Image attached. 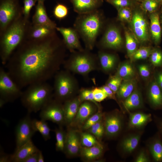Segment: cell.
Masks as SVG:
<instances>
[{
	"label": "cell",
	"mask_w": 162,
	"mask_h": 162,
	"mask_svg": "<svg viewBox=\"0 0 162 162\" xmlns=\"http://www.w3.org/2000/svg\"><path fill=\"white\" fill-rule=\"evenodd\" d=\"M44 0H36L37 1H38V2H44Z\"/></svg>",
	"instance_id": "57"
},
{
	"label": "cell",
	"mask_w": 162,
	"mask_h": 162,
	"mask_svg": "<svg viewBox=\"0 0 162 162\" xmlns=\"http://www.w3.org/2000/svg\"><path fill=\"white\" fill-rule=\"evenodd\" d=\"M97 56L100 68L105 73H110L116 68L118 61L117 56L114 54L100 50Z\"/></svg>",
	"instance_id": "19"
},
{
	"label": "cell",
	"mask_w": 162,
	"mask_h": 162,
	"mask_svg": "<svg viewBox=\"0 0 162 162\" xmlns=\"http://www.w3.org/2000/svg\"><path fill=\"white\" fill-rule=\"evenodd\" d=\"M56 29L62 36L66 48L71 53L84 49L80 44L79 34L74 27H56Z\"/></svg>",
	"instance_id": "13"
},
{
	"label": "cell",
	"mask_w": 162,
	"mask_h": 162,
	"mask_svg": "<svg viewBox=\"0 0 162 162\" xmlns=\"http://www.w3.org/2000/svg\"><path fill=\"white\" fill-rule=\"evenodd\" d=\"M141 138L139 134L130 135L124 139L121 143L122 151L126 154L132 153L137 147Z\"/></svg>",
	"instance_id": "28"
},
{
	"label": "cell",
	"mask_w": 162,
	"mask_h": 162,
	"mask_svg": "<svg viewBox=\"0 0 162 162\" xmlns=\"http://www.w3.org/2000/svg\"><path fill=\"white\" fill-rule=\"evenodd\" d=\"M39 151L31 155L23 162H38Z\"/></svg>",
	"instance_id": "50"
},
{
	"label": "cell",
	"mask_w": 162,
	"mask_h": 162,
	"mask_svg": "<svg viewBox=\"0 0 162 162\" xmlns=\"http://www.w3.org/2000/svg\"><path fill=\"white\" fill-rule=\"evenodd\" d=\"M24 24L20 21L13 23L6 30L1 42V62L6 64L14 50L20 44L24 33Z\"/></svg>",
	"instance_id": "6"
},
{
	"label": "cell",
	"mask_w": 162,
	"mask_h": 162,
	"mask_svg": "<svg viewBox=\"0 0 162 162\" xmlns=\"http://www.w3.org/2000/svg\"><path fill=\"white\" fill-rule=\"evenodd\" d=\"M150 161L146 152L144 150H141L136 157L135 162H148Z\"/></svg>",
	"instance_id": "49"
},
{
	"label": "cell",
	"mask_w": 162,
	"mask_h": 162,
	"mask_svg": "<svg viewBox=\"0 0 162 162\" xmlns=\"http://www.w3.org/2000/svg\"><path fill=\"white\" fill-rule=\"evenodd\" d=\"M150 19V32L154 43L157 45L160 42L161 35L160 17L158 13L156 11L151 13Z\"/></svg>",
	"instance_id": "24"
},
{
	"label": "cell",
	"mask_w": 162,
	"mask_h": 162,
	"mask_svg": "<svg viewBox=\"0 0 162 162\" xmlns=\"http://www.w3.org/2000/svg\"><path fill=\"white\" fill-rule=\"evenodd\" d=\"M161 22L162 23V15H161Z\"/></svg>",
	"instance_id": "58"
},
{
	"label": "cell",
	"mask_w": 162,
	"mask_h": 162,
	"mask_svg": "<svg viewBox=\"0 0 162 162\" xmlns=\"http://www.w3.org/2000/svg\"><path fill=\"white\" fill-rule=\"evenodd\" d=\"M74 11L78 14L90 13L99 9L103 0H70Z\"/></svg>",
	"instance_id": "18"
},
{
	"label": "cell",
	"mask_w": 162,
	"mask_h": 162,
	"mask_svg": "<svg viewBox=\"0 0 162 162\" xmlns=\"http://www.w3.org/2000/svg\"><path fill=\"white\" fill-rule=\"evenodd\" d=\"M86 49L82 51H75L71 52L69 58L63 64L65 69L70 72L83 76L100 69L97 55Z\"/></svg>",
	"instance_id": "4"
},
{
	"label": "cell",
	"mask_w": 162,
	"mask_h": 162,
	"mask_svg": "<svg viewBox=\"0 0 162 162\" xmlns=\"http://www.w3.org/2000/svg\"><path fill=\"white\" fill-rule=\"evenodd\" d=\"M124 33L127 52L130 57L138 49V40L134 35L129 32L125 31Z\"/></svg>",
	"instance_id": "33"
},
{
	"label": "cell",
	"mask_w": 162,
	"mask_h": 162,
	"mask_svg": "<svg viewBox=\"0 0 162 162\" xmlns=\"http://www.w3.org/2000/svg\"><path fill=\"white\" fill-rule=\"evenodd\" d=\"M153 0L156 1L157 2H159L160 3L162 2V0Z\"/></svg>",
	"instance_id": "56"
},
{
	"label": "cell",
	"mask_w": 162,
	"mask_h": 162,
	"mask_svg": "<svg viewBox=\"0 0 162 162\" xmlns=\"http://www.w3.org/2000/svg\"><path fill=\"white\" fill-rule=\"evenodd\" d=\"M137 4L134 7V10L130 22L131 26L137 40L145 42L149 40L150 28L146 18L136 7Z\"/></svg>",
	"instance_id": "10"
},
{
	"label": "cell",
	"mask_w": 162,
	"mask_h": 162,
	"mask_svg": "<svg viewBox=\"0 0 162 162\" xmlns=\"http://www.w3.org/2000/svg\"><path fill=\"white\" fill-rule=\"evenodd\" d=\"M155 122L160 133L162 135V118L155 117Z\"/></svg>",
	"instance_id": "52"
},
{
	"label": "cell",
	"mask_w": 162,
	"mask_h": 162,
	"mask_svg": "<svg viewBox=\"0 0 162 162\" xmlns=\"http://www.w3.org/2000/svg\"><path fill=\"white\" fill-rule=\"evenodd\" d=\"M161 6L162 9V2L161 3Z\"/></svg>",
	"instance_id": "59"
},
{
	"label": "cell",
	"mask_w": 162,
	"mask_h": 162,
	"mask_svg": "<svg viewBox=\"0 0 162 162\" xmlns=\"http://www.w3.org/2000/svg\"><path fill=\"white\" fill-rule=\"evenodd\" d=\"M160 5V3L153 0H144L140 6L143 11L152 13L156 11Z\"/></svg>",
	"instance_id": "39"
},
{
	"label": "cell",
	"mask_w": 162,
	"mask_h": 162,
	"mask_svg": "<svg viewBox=\"0 0 162 162\" xmlns=\"http://www.w3.org/2000/svg\"><path fill=\"white\" fill-rule=\"evenodd\" d=\"M155 80L162 90V71L158 73L156 76Z\"/></svg>",
	"instance_id": "53"
},
{
	"label": "cell",
	"mask_w": 162,
	"mask_h": 162,
	"mask_svg": "<svg viewBox=\"0 0 162 162\" xmlns=\"http://www.w3.org/2000/svg\"><path fill=\"white\" fill-rule=\"evenodd\" d=\"M104 146L101 144L90 147H82L80 155L83 160L87 162L98 160L102 155Z\"/></svg>",
	"instance_id": "23"
},
{
	"label": "cell",
	"mask_w": 162,
	"mask_h": 162,
	"mask_svg": "<svg viewBox=\"0 0 162 162\" xmlns=\"http://www.w3.org/2000/svg\"><path fill=\"white\" fill-rule=\"evenodd\" d=\"M104 122L105 134L110 137L117 135L120 131L122 126V120L116 112L111 113L105 116Z\"/></svg>",
	"instance_id": "16"
},
{
	"label": "cell",
	"mask_w": 162,
	"mask_h": 162,
	"mask_svg": "<svg viewBox=\"0 0 162 162\" xmlns=\"http://www.w3.org/2000/svg\"><path fill=\"white\" fill-rule=\"evenodd\" d=\"M33 21L36 25L46 26L53 29L56 28V23L48 16L43 2H38L33 17Z\"/></svg>",
	"instance_id": "21"
},
{
	"label": "cell",
	"mask_w": 162,
	"mask_h": 162,
	"mask_svg": "<svg viewBox=\"0 0 162 162\" xmlns=\"http://www.w3.org/2000/svg\"><path fill=\"white\" fill-rule=\"evenodd\" d=\"M131 8L129 7H125L118 10V20L122 21L130 22L133 15Z\"/></svg>",
	"instance_id": "43"
},
{
	"label": "cell",
	"mask_w": 162,
	"mask_h": 162,
	"mask_svg": "<svg viewBox=\"0 0 162 162\" xmlns=\"http://www.w3.org/2000/svg\"><path fill=\"white\" fill-rule=\"evenodd\" d=\"M138 70L141 76L143 78L149 77L151 74L150 70L148 66L146 64H142L138 66Z\"/></svg>",
	"instance_id": "47"
},
{
	"label": "cell",
	"mask_w": 162,
	"mask_h": 162,
	"mask_svg": "<svg viewBox=\"0 0 162 162\" xmlns=\"http://www.w3.org/2000/svg\"><path fill=\"white\" fill-rule=\"evenodd\" d=\"M148 97L149 101L154 109L162 110V90L155 79L149 86Z\"/></svg>",
	"instance_id": "22"
},
{
	"label": "cell",
	"mask_w": 162,
	"mask_h": 162,
	"mask_svg": "<svg viewBox=\"0 0 162 162\" xmlns=\"http://www.w3.org/2000/svg\"><path fill=\"white\" fill-rule=\"evenodd\" d=\"M36 1V0H24L23 12L26 18L28 17L32 8Z\"/></svg>",
	"instance_id": "46"
},
{
	"label": "cell",
	"mask_w": 162,
	"mask_h": 162,
	"mask_svg": "<svg viewBox=\"0 0 162 162\" xmlns=\"http://www.w3.org/2000/svg\"><path fill=\"white\" fill-rule=\"evenodd\" d=\"M80 140L82 147H90L102 144L95 137L88 132L80 134Z\"/></svg>",
	"instance_id": "35"
},
{
	"label": "cell",
	"mask_w": 162,
	"mask_h": 162,
	"mask_svg": "<svg viewBox=\"0 0 162 162\" xmlns=\"http://www.w3.org/2000/svg\"><path fill=\"white\" fill-rule=\"evenodd\" d=\"M40 111L41 119L51 121L59 126L65 124L63 104L55 99L50 100Z\"/></svg>",
	"instance_id": "9"
},
{
	"label": "cell",
	"mask_w": 162,
	"mask_h": 162,
	"mask_svg": "<svg viewBox=\"0 0 162 162\" xmlns=\"http://www.w3.org/2000/svg\"><path fill=\"white\" fill-rule=\"evenodd\" d=\"M149 57L151 63L154 66H162V51L160 49H153Z\"/></svg>",
	"instance_id": "42"
},
{
	"label": "cell",
	"mask_w": 162,
	"mask_h": 162,
	"mask_svg": "<svg viewBox=\"0 0 162 162\" xmlns=\"http://www.w3.org/2000/svg\"><path fill=\"white\" fill-rule=\"evenodd\" d=\"M92 90L94 100L96 102H100L107 98L106 94L100 87H95Z\"/></svg>",
	"instance_id": "45"
},
{
	"label": "cell",
	"mask_w": 162,
	"mask_h": 162,
	"mask_svg": "<svg viewBox=\"0 0 162 162\" xmlns=\"http://www.w3.org/2000/svg\"><path fill=\"white\" fill-rule=\"evenodd\" d=\"M134 1H135V2H142L143 1H144V0H133Z\"/></svg>",
	"instance_id": "55"
},
{
	"label": "cell",
	"mask_w": 162,
	"mask_h": 162,
	"mask_svg": "<svg viewBox=\"0 0 162 162\" xmlns=\"http://www.w3.org/2000/svg\"><path fill=\"white\" fill-rule=\"evenodd\" d=\"M99 110L94 103L88 101L82 102L75 118L69 127L81 128L88 118Z\"/></svg>",
	"instance_id": "15"
},
{
	"label": "cell",
	"mask_w": 162,
	"mask_h": 162,
	"mask_svg": "<svg viewBox=\"0 0 162 162\" xmlns=\"http://www.w3.org/2000/svg\"><path fill=\"white\" fill-rule=\"evenodd\" d=\"M0 162H11V155H9L3 153H1L0 158Z\"/></svg>",
	"instance_id": "51"
},
{
	"label": "cell",
	"mask_w": 162,
	"mask_h": 162,
	"mask_svg": "<svg viewBox=\"0 0 162 162\" xmlns=\"http://www.w3.org/2000/svg\"><path fill=\"white\" fill-rule=\"evenodd\" d=\"M103 117V113L100 110H98L88 118L81 128L83 130H87L96 123L102 120Z\"/></svg>",
	"instance_id": "38"
},
{
	"label": "cell",
	"mask_w": 162,
	"mask_h": 162,
	"mask_svg": "<svg viewBox=\"0 0 162 162\" xmlns=\"http://www.w3.org/2000/svg\"><path fill=\"white\" fill-rule=\"evenodd\" d=\"M104 24L103 13L98 9L93 12L78 14L74 28L83 41L85 48L92 50L97 39L103 29Z\"/></svg>",
	"instance_id": "2"
},
{
	"label": "cell",
	"mask_w": 162,
	"mask_h": 162,
	"mask_svg": "<svg viewBox=\"0 0 162 162\" xmlns=\"http://www.w3.org/2000/svg\"><path fill=\"white\" fill-rule=\"evenodd\" d=\"M39 150L30 140L16 150L14 154L11 155V162H23Z\"/></svg>",
	"instance_id": "20"
},
{
	"label": "cell",
	"mask_w": 162,
	"mask_h": 162,
	"mask_svg": "<svg viewBox=\"0 0 162 162\" xmlns=\"http://www.w3.org/2000/svg\"><path fill=\"white\" fill-rule=\"evenodd\" d=\"M54 29L46 26L35 25L31 33V36L34 40L41 39L53 34Z\"/></svg>",
	"instance_id": "32"
},
{
	"label": "cell",
	"mask_w": 162,
	"mask_h": 162,
	"mask_svg": "<svg viewBox=\"0 0 162 162\" xmlns=\"http://www.w3.org/2000/svg\"><path fill=\"white\" fill-rule=\"evenodd\" d=\"M44 159L42 152L39 150L38 153V162H44Z\"/></svg>",
	"instance_id": "54"
},
{
	"label": "cell",
	"mask_w": 162,
	"mask_h": 162,
	"mask_svg": "<svg viewBox=\"0 0 162 162\" xmlns=\"http://www.w3.org/2000/svg\"><path fill=\"white\" fill-rule=\"evenodd\" d=\"M16 148L15 150L26 142L31 140L36 132L32 124L30 113L19 122L16 129Z\"/></svg>",
	"instance_id": "11"
},
{
	"label": "cell",
	"mask_w": 162,
	"mask_h": 162,
	"mask_svg": "<svg viewBox=\"0 0 162 162\" xmlns=\"http://www.w3.org/2000/svg\"><path fill=\"white\" fill-rule=\"evenodd\" d=\"M53 96V87L45 82L29 86L20 98L22 105L30 113L40 110Z\"/></svg>",
	"instance_id": "3"
},
{
	"label": "cell",
	"mask_w": 162,
	"mask_h": 162,
	"mask_svg": "<svg viewBox=\"0 0 162 162\" xmlns=\"http://www.w3.org/2000/svg\"><path fill=\"white\" fill-rule=\"evenodd\" d=\"M117 10L125 7L133 8L137 4V2L133 0H112L107 2Z\"/></svg>",
	"instance_id": "40"
},
{
	"label": "cell",
	"mask_w": 162,
	"mask_h": 162,
	"mask_svg": "<svg viewBox=\"0 0 162 162\" xmlns=\"http://www.w3.org/2000/svg\"><path fill=\"white\" fill-rule=\"evenodd\" d=\"M16 0H2L0 5V24L2 29L6 28L17 13Z\"/></svg>",
	"instance_id": "14"
},
{
	"label": "cell",
	"mask_w": 162,
	"mask_h": 162,
	"mask_svg": "<svg viewBox=\"0 0 162 162\" xmlns=\"http://www.w3.org/2000/svg\"><path fill=\"white\" fill-rule=\"evenodd\" d=\"M22 46L6 64L7 72L21 88L46 82L64 62V43L52 38Z\"/></svg>",
	"instance_id": "1"
},
{
	"label": "cell",
	"mask_w": 162,
	"mask_h": 162,
	"mask_svg": "<svg viewBox=\"0 0 162 162\" xmlns=\"http://www.w3.org/2000/svg\"><path fill=\"white\" fill-rule=\"evenodd\" d=\"M82 102L78 95L75 96L64 102L65 124L69 127L75 118Z\"/></svg>",
	"instance_id": "17"
},
{
	"label": "cell",
	"mask_w": 162,
	"mask_h": 162,
	"mask_svg": "<svg viewBox=\"0 0 162 162\" xmlns=\"http://www.w3.org/2000/svg\"><path fill=\"white\" fill-rule=\"evenodd\" d=\"M123 41L119 28L113 24H109L101 39L97 44L100 49L118 50L121 49Z\"/></svg>",
	"instance_id": "8"
},
{
	"label": "cell",
	"mask_w": 162,
	"mask_h": 162,
	"mask_svg": "<svg viewBox=\"0 0 162 162\" xmlns=\"http://www.w3.org/2000/svg\"><path fill=\"white\" fill-rule=\"evenodd\" d=\"M53 13L56 18L61 20L67 16L68 14V9L64 4H58L55 7Z\"/></svg>",
	"instance_id": "44"
},
{
	"label": "cell",
	"mask_w": 162,
	"mask_h": 162,
	"mask_svg": "<svg viewBox=\"0 0 162 162\" xmlns=\"http://www.w3.org/2000/svg\"><path fill=\"white\" fill-rule=\"evenodd\" d=\"M46 121L36 119H32L33 128L36 132H39L41 135L44 140L47 141L50 138L51 129Z\"/></svg>",
	"instance_id": "30"
},
{
	"label": "cell",
	"mask_w": 162,
	"mask_h": 162,
	"mask_svg": "<svg viewBox=\"0 0 162 162\" xmlns=\"http://www.w3.org/2000/svg\"><path fill=\"white\" fill-rule=\"evenodd\" d=\"M142 104L141 94L137 90H135L122 102L123 105L126 110L128 111L139 108L141 107Z\"/></svg>",
	"instance_id": "27"
},
{
	"label": "cell",
	"mask_w": 162,
	"mask_h": 162,
	"mask_svg": "<svg viewBox=\"0 0 162 162\" xmlns=\"http://www.w3.org/2000/svg\"><path fill=\"white\" fill-rule=\"evenodd\" d=\"M122 80L120 77L115 74L110 76L106 85L116 94Z\"/></svg>",
	"instance_id": "41"
},
{
	"label": "cell",
	"mask_w": 162,
	"mask_h": 162,
	"mask_svg": "<svg viewBox=\"0 0 162 162\" xmlns=\"http://www.w3.org/2000/svg\"><path fill=\"white\" fill-rule=\"evenodd\" d=\"M22 92L8 72L0 68V107L20 97Z\"/></svg>",
	"instance_id": "7"
},
{
	"label": "cell",
	"mask_w": 162,
	"mask_h": 162,
	"mask_svg": "<svg viewBox=\"0 0 162 162\" xmlns=\"http://www.w3.org/2000/svg\"><path fill=\"white\" fill-rule=\"evenodd\" d=\"M136 80L134 78L122 80L116 94L118 98L124 100L129 96L135 90Z\"/></svg>",
	"instance_id": "26"
},
{
	"label": "cell",
	"mask_w": 162,
	"mask_h": 162,
	"mask_svg": "<svg viewBox=\"0 0 162 162\" xmlns=\"http://www.w3.org/2000/svg\"><path fill=\"white\" fill-rule=\"evenodd\" d=\"M107 96V98L113 99L118 102L115 93L110 87L106 85L100 87Z\"/></svg>",
	"instance_id": "48"
},
{
	"label": "cell",
	"mask_w": 162,
	"mask_h": 162,
	"mask_svg": "<svg viewBox=\"0 0 162 162\" xmlns=\"http://www.w3.org/2000/svg\"><path fill=\"white\" fill-rule=\"evenodd\" d=\"M68 128L64 152L68 157H73L80 155L82 147L80 134L71 127Z\"/></svg>",
	"instance_id": "12"
},
{
	"label": "cell",
	"mask_w": 162,
	"mask_h": 162,
	"mask_svg": "<svg viewBox=\"0 0 162 162\" xmlns=\"http://www.w3.org/2000/svg\"><path fill=\"white\" fill-rule=\"evenodd\" d=\"M60 126L54 130L55 133L56 142V151L64 152L66 139V132Z\"/></svg>",
	"instance_id": "34"
},
{
	"label": "cell",
	"mask_w": 162,
	"mask_h": 162,
	"mask_svg": "<svg viewBox=\"0 0 162 162\" xmlns=\"http://www.w3.org/2000/svg\"><path fill=\"white\" fill-rule=\"evenodd\" d=\"M111 0H106V1L107 2H108V1H110Z\"/></svg>",
	"instance_id": "60"
},
{
	"label": "cell",
	"mask_w": 162,
	"mask_h": 162,
	"mask_svg": "<svg viewBox=\"0 0 162 162\" xmlns=\"http://www.w3.org/2000/svg\"><path fill=\"white\" fill-rule=\"evenodd\" d=\"M116 74L120 77L123 80L133 78L135 74V70L131 63L125 62L119 66Z\"/></svg>",
	"instance_id": "31"
},
{
	"label": "cell",
	"mask_w": 162,
	"mask_h": 162,
	"mask_svg": "<svg viewBox=\"0 0 162 162\" xmlns=\"http://www.w3.org/2000/svg\"><path fill=\"white\" fill-rule=\"evenodd\" d=\"M53 88L54 99L62 103L75 96L80 90L76 78L65 69L58 71L55 75Z\"/></svg>",
	"instance_id": "5"
},
{
	"label": "cell",
	"mask_w": 162,
	"mask_h": 162,
	"mask_svg": "<svg viewBox=\"0 0 162 162\" xmlns=\"http://www.w3.org/2000/svg\"><path fill=\"white\" fill-rule=\"evenodd\" d=\"M153 49L148 46H143L137 49L130 57L134 61L145 59L149 57Z\"/></svg>",
	"instance_id": "36"
},
{
	"label": "cell",
	"mask_w": 162,
	"mask_h": 162,
	"mask_svg": "<svg viewBox=\"0 0 162 162\" xmlns=\"http://www.w3.org/2000/svg\"><path fill=\"white\" fill-rule=\"evenodd\" d=\"M149 149L154 161L162 162V141L159 136L153 139L149 146Z\"/></svg>",
	"instance_id": "29"
},
{
	"label": "cell",
	"mask_w": 162,
	"mask_h": 162,
	"mask_svg": "<svg viewBox=\"0 0 162 162\" xmlns=\"http://www.w3.org/2000/svg\"><path fill=\"white\" fill-rule=\"evenodd\" d=\"M79 93L78 96L82 102L84 101L92 102L95 104L99 110H100V106L98 103L95 101L92 89L82 88L80 89Z\"/></svg>",
	"instance_id": "37"
},
{
	"label": "cell",
	"mask_w": 162,
	"mask_h": 162,
	"mask_svg": "<svg viewBox=\"0 0 162 162\" xmlns=\"http://www.w3.org/2000/svg\"><path fill=\"white\" fill-rule=\"evenodd\" d=\"M152 120L150 114L136 112L130 115L129 127L131 128H140L143 127Z\"/></svg>",
	"instance_id": "25"
}]
</instances>
